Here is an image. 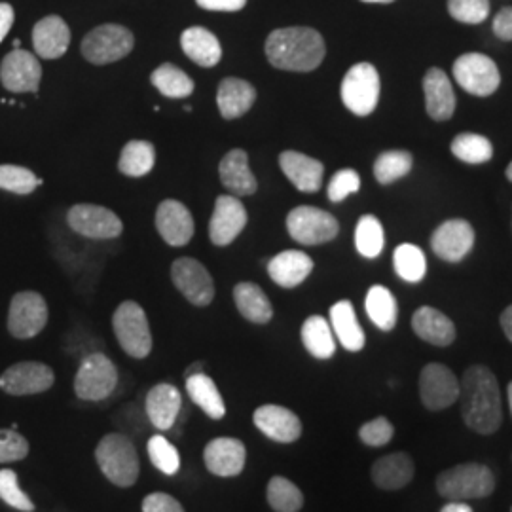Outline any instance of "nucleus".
Instances as JSON below:
<instances>
[{
  "label": "nucleus",
  "mask_w": 512,
  "mask_h": 512,
  "mask_svg": "<svg viewBox=\"0 0 512 512\" xmlns=\"http://www.w3.org/2000/svg\"><path fill=\"white\" fill-rule=\"evenodd\" d=\"M507 179L512 183V162L509 164V167H507Z\"/></svg>",
  "instance_id": "680f3d73"
},
{
  "label": "nucleus",
  "mask_w": 512,
  "mask_h": 512,
  "mask_svg": "<svg viewBox=\"0 0 512 512\" xmlns=\"http://www.w3.org/2000/svg\"><path fill=\"white\" fill-rule=\"evenodd\" d=\"M148 458L152 461V465L164 475L175 476L181 469V458H179L177 446L162 435H154L148 440Z\"/></svg>",
  "instance_id": "c03bdc74"
},
{
  "label": "nucleus",
  "mask_w": 512,
  "mask_h": 512,
  "mask_svg": "<svg viewBox=\"0 0 512 512\" xmlns=\"http://www.w3.org/2000/svg\"><path fill=\"white\" fill-rule=\"evenodd\" d=\"M247 226V211L238 196H219L209 224V238L217 247H226Z\"/></svg>",
  "instance_id": "6ab92c4d"
},
{
  "label": "nucleus",
  "mask_w": 512,
  "mask_h": 512,
  "mask_svg": "<svg viewBox=\"0 0 512 512\" xmlns=\"http://www.w3.org/2000/svg\"><path fill=\"white\" fill-rule=\"evenodd\" d=\"M494 33L501 40H512V6L503 8L494 19Z\"/></svg>",
  "instance_id": "864d4df0"
},
{
  "label": "nucleus",
  "mask_w": 512,
  "mask_h": 512,
  "mask_svg": "<svg viewBox=\"0 0 512 512\" xmlns=\"http://www.w3.org/2000/svg\"><path fill=\"white\" fill-rule=\"evenodd\" d=\"M330 327L342 348L357 353L365 348V330L359 325L355 308L349 300H340L330 308Z\"/></svg>",
  "instance_id": "c756f323"
},
{
  "label": "nucleus",
  "mask_w": 512,
  "mask_h": 512,
  "mask_svg": "<svg viewBox=\"0 0 512 512\" xmlns=\"http://www.w3.org/2000/svg\"><path fill=\"white\" fill-rule=\"evenodd\" d=\"M420 399L431 412L446 410L459 401L458 376L440 363H431L421 370Z\"/></svg>",
  "instance_id": "ddd939ff"
},
{
  "label": "nucleus",
  "mask_w": 512,
  "mask_h": 512,
  "mask_svg": "<svg viewBox=\"0 0 512 512\" xmlns=\"http://www.w3.org/2000/svg\"><path fill=\"white\" fill-rule=\"evenodd\" d=\"M355 245H357V251L365 258H378L382 255L385 245L382 222L372 215L361 217L355 230Z\"/></svg>",
  "instance_id": "79ce46f5"
},
{
  "label": "nucleus",
  "mask_w": 512,
  "mask_h": 512,
  "mask_svg": "<svg viewBox=\"0 0 512 512\" xmlns=\"http://www.w3.org/2000/svg\"><path fill=\"white\" fill-rule=\"evenodd\" d=\"M450 150L465 164H486L494 156L492 143L478 133H461L452 141Z\"/></svg>",
  "instance_id": "ea45409f"
},
{
  "label": "nucleus",
  "mask_w": 512,
  "mask_h": 512,
  "mask_svg": "<svg viewBox=\"0 0 512 512\" xmlns=\"http://www.w3.org/2000/svg\"><path fill=\"white\" fill-rule=\"evenodd\" d=\"M393 435H395V427L384 416L366 421L365 425L359 429V439L363 440L366 446H372V448H380V446L389 444Z\"/></svg>",
  "instance_id": "8fccbe9b"
},
{
  "label": "nucleus",
  "mask_w": 512,
  "mask_h": 512,
  "mask_svg": "<svg viewBox=\"0 0 512 512\" xmlns=\"http://www.w3.org/2000/svg\"><path fill=\"white\" fill-rule=\"evenodd\" d=\"M150 82L158 92L169 99H184L194 92V80L175 65H160L152 76Z\"/></svg>",
  "instance_id": "4c0bfd02"
},
{
  "label": "nucleus",
  "mask_w": 512,
  "mask_h": 512,
  "mask_svg": "<svg viewBox=\"0 0 512 512\" xmlns=\"http://www.w3.org/2000/svg\"><path fill=\"white\" fill-rule=\"evenodd\" d=\"M287 230L291 238L298 241L300 245H321L338 236L340 224L323 209H317L311 205H300L289 213Z\"/></svg>",
  "instance_id": "1a4fd4ad"
},
{
  "label": "nucleus",
  "mask_w": 512,
  "mask_h": 512,
  "mask_svg": "<svg viewBox=\"0 0 512 512\" xmlns=\"http://www.w3.org/2000/svg\"><path fill=\"white\" fill-rule=\"evenodd\" d=\"M202 368H203L202 363H196V365L188 366V368H186V372H184V376H186V378H188V376H194V374H200V372H203Z\"/></svg>",
  "instance_id": "bf43d9fd"
},
{
  "label": "nucleus",
  "mask_w": 512,
  "mask_h": 512,
  "mask_svg": "<svg viewBox=\"0 0 512 512\" xmlns=\"http://www.w3.org/2000/svg\"><path fill=\"white\" fill-rule=\"evenodd\" d=\"M219 175L222 184L234 196H253L258 188L255 175L249 169V156L245 150L236 148L230 150L219 165Z\"/></svg>",
  "instance_id": "cd10ccee"
},
{
  "label": "nucleus",
  "mask_w": 512,
  "mask_h": 512,
  "mask_svg": "<svg viewBox=\"0 0 512 512\" xmlns=\"http://www.w3.org/2000/svg\"><path fill=\"white\" fill-rule=\"evenodd\" d=\"M42 78V67L37 55L25 50H14L2 59L0 80L12 93H37Z\"/></svg>",
  "instance_id": "dca6fc26"
},
{
  "label": "nucleus",
  "mask_w": 512,
  "mask_h": 512,
  "mask_svg": "<svg viewBox=\"0 0 512 512\" xmlns=\"http://www.w3.org/2000/svg\"><path fill=\"white\" fill-rule=\"evenodd\" d=\"M507 395H509V406H511V414H512V382L507 387Z\"/></svg>",
  "instance_id": "052dcab7"
},
{
  "label": "nucleus",
  "mask_w": 512,
  "mask_h": 512,
  "mask_svg": "<svg viewBox=\"0 0 512 512\" xmlns=\"http://www.w3.org/2000/svg\"><path fill=\"white\" fill-rule=\"evenodd\" d=\"M423 92H425V107L427 114L437 120L444 122L450 120L456 112V92L454 86L439 67L429 69L423 78Z\"/></svg>",
  "instance_id": "4be33fe9"
},
{
  "label": "nucleus",
  "mask_w": 512,
  "mask_h": 512,
  "mask_svg": "<svg viewBox=\"0 0 512 512\" xmlns=\"http://www.w3.org/2000/svg\"><path fill=\"white\" fill-rule=\"evenodd\" d=\"M0 499L19 512L35 511V503L31 497L19 488L18 475L12 469L0 471Z\"/></svg>",
  "instance_id": "49530a36"
},
{
  "label": "nucleus",
  "mask_w": 512,
  "mask_h": 512,
  "mask_svg": "<svg viewBox=\"0 0 512 512\" xmlns=\"http://www.w3.org/2000/svg\"><path fill=\"white\" fill-rule=\"evenodd\" d=\"M437 490L450 501L482 499L494 494L495 476L482 463H461L437 476Z\"/></svg>",
  "instance_id": "20e7f679"
},
{
  "label": "nucleus",
  "mask_w": 512,
  "mask_h": 512,
  "mask_svg": "<svg viewBox=\"0 0 512 512\" xmlns=\"http://www.w3.org/2000/svg\"><path fill=\"white\" fill-rule=\"evenodd\" d=\"M95 461L101 473L120 488L133 486L141 473L137 448L122 433H109L99 440L95 448Z\"/></svg>",
  "instance_id": "7ed1b4c3"
},
{
  "label": "nucleus",
  "mask_w": 512,
  "mask_h": 512,
  "mask_svg": "<svg viewBox=\"0 0 512 512\" xmlns=\"http://www.w3.org/2000/svg\"><path fill=\"white\" fill-rule=\"evenodd\" d=\"M313 272V260L302 251H283L268 262V274L279 287L294 289Z\"/></svg>",
  "instance_id": "c85d7f7f"
},
{
  "label": "nucleus",
  "mask_w": 512,
  "mask_h": 512,
  "mask_svg": "<svg viewBox=\"0 0 512 512\" xmlns=\"http://www.w3.org/2000/svg\"><path fill=\"white\" fill-rule=\"evenodd\" d=\"M266 499L275 512H298L304 507V494L285 476H274L268 482Z\"/></svg>",
  "instance_id": "58836bf2"
},
{
  "label": "nucleus",
  "mask_w": 512,
  "mask_h": 512,
  "mask_svg": "<svg viewBox=\"0 0 512 512\" xmlns=\"http://www.w3.org/2000/svg\"><path fill=\"white\" fill-rule=\"evenodd\" d=\"M143 512H184V509L175 497L164 492H154L145 497Z\"/></svg>",
  "instance_id": "603ef678"
},
{
  "label": "nucleus",
  "mask_w": 512,
  "mask_h": 512,
  "mask_svg": "<svg viewBox=\"0 0 512 512\" xmlns=\"http://www.w3.org/2000/svg\"><path fill=\"white\" fill-rule=\"evenodd\" d=\"M118 385V370L107 355L92 353L82 359L74 378V393L80 401L101 403Z\"/></svg>",
  "instance_id": "423d86ee"
},
{
  "label": "nucleus",
  "mask_w": 512,
  "mask_h": 512,
  "mask_svg": "<svg viewBox=\"0 0 512 512\" xmlns=\"http://www.w3.org/2000/svg\"><path fill=\"white\" fill-rule=\"evenodd\" d=\"M203 461L213 475L222 476V478L238 476L245 469L247 448L241 440L219 437L205 446Z\"/></svg>",
  "instance_id": "aec40b11"
},
{
  "label": "nucleus",
  "mask_w": 512,
  "mask_h": 512,
  "mask_svg": "<svg viewBox=\"0 0 512 512\" xmlns=\"http://www.w3.org/2000/svg\"><path fill=\"white\" fill-rule=\"evenodd\" d=\"M395 272L408 283H418L427 274V260L420 247L412 243H403L395 249L393 255Z\"/></svg>",
  "instance_id": "a19ab883"
},
{
  "label": "nucleus",
  "mask_w": 512,
  "mask_h": 512,
  "mask_svg": "<svg viewBox=\"0 0 512 512\" xmlns=\"http://www.w3.org/2000/svg\"><path fill=\"white\" fill-rule=\"evenodd\" d=\"M181 408H183V397L175 385L158 384L148 391L145 412H147L148 421L156 429L169 431L175 425V421L179 420Z\"/></svg>",
  "instance_id": "5701e85b"
},
{
  "label": "nucleus",
  "mask_w": 512,
  "mask_h": 512,
  "mask_svg": "<svg viewBox=\"0 0 512 512\" xmlns=\"http://www.w3.org/2000/svg\"><path fill=\"white\" fill-rule=\"evenodd\" d=\"M156 228L171 247H184L194 238V219L186 205L177 200H165L158 205Z\"/></svg>",
  "instance_id": "412c9836"
},
{
  "label": "nucleus",
  "mask_w": 512,
  "mask_h": 512,
  "mask_svg": "<svg viewBox=\"0 0 512 512\" xmlns=\"http://www.w3.org/2000/svg\"><path fill=\"white\" fill-rule=\"evenodd\" d=\"M302 342L315 359H330L336 353V338L329 321L321 315H311L302 325Z\"/></svg>",
  "instance_id": "f704fd0d"
},
{
  "label": "nucleus",
  "mask_w": 512,
  "mask_h": 512,
  "mask_svg": "<svg viewBox=\"0 0 512 512\" xmlns=\"http://www.w3.org/2000/svg\"><path fill=\"white\" fill-rule=\"evenodd\" d=\"M184 54L200 67H215L222 57L219 38L203 27H190L181 37Z\"/></svg>",
  "instance_id": "2f4dec72"
},
{
  "label": "nucleus",
  "mask_w": 512,
  "mask_h": 512,
  "mask_svg": "<svg viewBox=\"0 0 512 512\" xmlns=\"http://www.w3.org/2000/svg\"><path fill=\"white\" fill-rule=\"evenodd\" d=\"M156 164V150L148 141H129L122 148L118 169L128 177H145Z\"/></svg>",
  "instance_id": "e433bc0d"
},
{
  "label": "nucleus",
  "mask_w": 512,
  "mask_h": 512,
  "mask_svg": "<svg viewBox=\"0 0 512 512\" xmlns=\"http://www.w3.org/2000/svg\"><path fill=\"white\" fill-rule=\"evenodd\" d=\"M71 29L59 16L40 19L33 29V46L42 59H57L69 50Z\"/></svg>",
  "instance_id": "bb28decb"
},
{
  "label": "nucleus",
  "mask_w": 512,
  "mask_h": 512,
  "mask_svg": "<svg viewBox=\"0 0 512 512\" xmlns=\"http://www.w3.org/2000/svg\"><path fill=\"white\" fill-rule=\"evenodd\" d=\"M14 25V8L6 2H0V42L6 38Z\"/></svg>",
  "instance_id": "6e6d98bb"
},
{
  "label": "nucleus",
  "mask_w": 512,
  "mask_h": 512,
  "mask_svg": "<svg viewBox=\"0 0 512 512\" xmlns=\"http://www.w3.org/2000/svg\"><path fill=\"white\" fill-rule=\"evenodd\" d=\"M171 279L184 298L198 308L209 306L215 298L213 277L202 262L194 258H177L171 266Z\"/></svg>",
  "instance_id": "f8f14e48"
},
{
  "label": "nucleus",
  "mask_w": 512,
  "mask_h": 512,
  "mask_svg": "<svg viewBox=\"0 0 512 512\" xmlns=\"http://www.w3.org/2000/svg\"><path fill=\"white\" fill-rule=\"evenodd\" d=\"M253 421L260 433L281 444H291L302 437V421L293 410L281 404L258 406L253 414Z\"/></svg>",
  "instance_id": "a211bd4d"
},
{
  "label": "nucleus",
  "mask_w": 512,
  "mask_h": 512,
  "mask_svg": "<svg viewBox=\"0 0 512 512\" xmlns=\"http://www.w3.org/2000/svg\"><path fill=\"white\" fill-rule=\"evenodd\" d=\"M412 169V154L406 150H389L376 158L374 175L380 184H391L406 177Z\"/></svg>",
  "instance_id": "37998d69"
},
{
  "label": "nucleus",
  "mask_w": 512,
  "mask_h": 512,
  "mask_svg": "<svg viewBox=\"0 0 512 512\" xmlns=\"http://www.w3.org/2000/svg\"><path fill=\"white\" fill-rule=\"evenodd\" d=\"M414 473H416L414 459L410 458L406 452H395L378 459L370 471L372 482L387 492L403 490L404 486L412 482Z\"/></svg>",
  "instance_id": "a878e982"
},
{
  "label": "nucleus",
  "mask_w": 512,
  "mask_h": 512,
  "mask_svg": "<svg viewBox=\"0 0 512 512\" xmlns=\"http://www.w3.org/2000/svg\"><path fill=\"white\" fill-rule=\"evenodd\" d=\"M511 512H512V509H511Z\"/></svg>",
  "instance_id": "0e129e2a"
},
{
  "label": "nucleus",
  "mask_w": 512,
  "mask_h": 512,
  "mask_svg": "<svg viewBox=\"0 0 512 512\" xmlns=\"http://www.w3.org/2000/svg\"><path fill=\"white\" fill-rule=\"evenodd\" d=\"M186 393L190 401L200 406L211 420H222L226 416V404L219 387L205 372L186 378Z\"/></svg>",
  "instance_id": "72a5a7b5"
},
{
  "label": "nucleus",
  "mask_w": 512,
  "mask_h": 512,
  "mask_svg": "<svg viewBox=\"0 0 512 512\" xmlns=\"http://www.w3.org/2000/svg\"><path fill=\"white\" fill-rule=\"evenodd\" d=\"M198 6L213 12H239L247 0H196Z\"/></svg>",
  "instance_id": "5fc2aeb1"
},
{
  "label": "nucleus",
  "mask_w": 512,
  "mask_h": 512,
  "mask_svg": "<svg viewBox=\"0 0 512 512\" xmlns=\"http://www.w3.org/2000/svg\"><path fill=\"white\" fill-rule=\"evenodd\" d=\"M454 78L459 86L476 97H488L497 92L501 74L494 59L484 54H463L454 63Z\"/></svg>",
  "instance_id": "9d476101"
},
{
  "label": "nucleus",
  "mask_w": 512,
  "mask_h": 512,
  "mask_svg": "<svg viewBox=\"0 0 512 512\" xmlns=\"http://www.w3.org/2000/svg\"><path fill=\"white\" fill-rule=\"evenodd\" d=\"M412 329L423 342L446 348L456 340V325L442 311L423 306L412 315Z\"/></svg>",
  "instance_id": "393cba45"
},
{
  "label": "nucleus",
  "mask_w": 512,
  "mask_h": 512,
  "mask_svg": "<svg viewBox=\"0 0 512 512\" xmlns=\"http://www.w3.org/2000/svg\"><path fill=\"white\" fill-rule=\"evenodd\" d=\"M501 329L505 332V336L509 338V342H512V304L501 313Z\"/></svg>",
  "instance_id": "4d7b16f0"
},
{
  "label": "nucleus",
  "mask_w": 512,
  "mask_h": 512,
  "mask_svg": "<svg viewBox=\"0 0 512 512\" xmlns=\"http://www.w3.org/2000/svg\"><path fill=\"white\" fill-rule=\"evenodd\" d=\"M133 50V35L131 31L107 23L90 31L82 40V54L93 65H109L114 61L124 59Z\"/></svg>",
  "instance_id": "6e6552de"
},
{
  "label": "nucleus",
  "mask_w": 512,
  "mask_h": 512,
  "mask_svg": "<svg viewBox=\"0 0 512 512\" xmlns=\"http://www.w3.org/2000/svg\"><path fill=\"white\" fill-rule=\"evenodd\" d=\"M42 181L37 175L21 165H0V190L27 196L33 190H37Z\"/></svg>",
  "instance_id": "a18cd8bd"
},
{
  "label": "nucleus",
  "mask_w": 512,
  "mask_h": 512,
  "mask_svg": "<svg viewBox=\"0 0 512 512\" xmlns=\"http://www.w3.org/2000/svg\"><path fill=\"white\" fill-rule=\"evenodd\" d=\"M361 177L353 169L338 171L329 183V200L332 203L344 202L348 196L359 192Z\"/></svg>",
  "instance_id": "3c124183"
},
{
  "label": "nucleus",
  "mask_w": 512,
  "mask_h": 512,
  "mask_svg": "<svg viewBox=\"0 0 512 512\" xmlns=\"http://www.w3.org/2000/svg\"><path fill=\"white\" fill-rule=\"evenodd\" d=\"M475 230L467 220L452 219L442 222L431 238L433 253L446 262H461L473 251Z\"/></svg>",
  "instance_id": "f3484780"
},
{
  "label": "nucleus",
  "mask_w": 512,
  "mask_h": 512,
  "mask_svg": "<svg viewBox=\"0 0 512 512\" xmlns=\"http://www.w3.org/2000/svg\"><path fill=\"white\" fill-rule=\"evenodd\" d=\"M461 418L478 435H494L503 423L501 391L494 372L486 366H471L459 382Z\"/></svg>",
  "instance_id": "f257e3e1"
},
{
  "label": "nucleus",
  "mask_w": 512,
  "mask_h": 512,
  "mask_svg": "<svg viewBox=\"0 0 512 512\" xmlns=\"http://www.w3.org/2000/svg\"><path fill=\"white\" fill-rule=\"evenodd\" d=\"M255 99V88L241 78H224L219 84L217 105L222 118L226 120L241 118L255 105Z\"/></svg>",
  "instance_id": "7c9ffc66"
},
{
  "label": "nucleus",
  "mask_w": 512,
  "mask_h": 512,
  "mask_svg": "<svg viewBox=\"0 0 512 512\" xmlns=\"http://www.w3.org/2000/svg\"><path fill=\"white\" fill-rule=\"evenodd\" d=\"M363 2H393V0H363Z\"/></svg>",
  "instance_id": "e2e57ef3"
},
{
  "label": "nucleus",
  "mask_w": 512,
  "mask_h": 512,
  "mask_svg": "<svg viewBox=\"0 0 512 512\" xmlns=\"http://www.w3.org/2000/svg\"><path fill=\"white\" fill-rule=\"evenodd\" d=\"M69 226L76 234L90 239L118 238L124 230L122 220L107 207L93 203H78L67 215Z\"/></svg>",
  "instance_id": "4468645a"
},
{
  "label": "nucleus",
  "mask_w": 512,
  "mask_h": 512,
  "mask_svg": "<svg viewBox=\"0 0 512 512\" xmlns=\"http://www.w3.org/2000/svg\"><path fill=\"white\" fill-rule=\"evenodd\" d=\"M29 456V442L14 429H0V463H16Z\"/></svg>",
  "instance_id": "09e8293b"
},
{
  "label": "nucleus",
  "mask_w": 512,
  "mask_h": 512,
  "mask_svg": "<svg viewBox=\"0 0 512 512\" xmlns=\"http://www.w3.org/2000/svg\"><path fill=\"white\" fill-rule=\"evenodd\" d=\"M112 329L118 344L133 359H145L152 351V332L148 325L147 313L133 302H122L112 315Z\"/></svg>",
  "instance_id": "39448f33"
},
{
  "label": "nucleus",
  "mask_w": 512,
  "mask_h": 512,
  "mask_svg": "<svg viewBox=\"0 0 512 512\" xmlns=\"http://www.w3.org/2000/svg\"><path fill=\"white\" fill-rule=\"evenodd\" d=\"M279 167L283 169V173L287 175V179L306 194H315L321 184H323V175H325V167L302 152H294L287 150L279 156Z\"/></svg>",
  "instance_id": "b1692460"
},
{
  "label": "nucleus",
  "mask_w": 512,
  "mask_h": 512,
  "mask_svg": "<svg viewBox=\"0 0 512 512\" xmlns=\"http://www.w3.org/2000/svg\"><path fill=\"white\" fill-rule=\"evenodd\" d=\"M55 384L54 370L44 363L23 361L10 366L0 376V389L14 397L38 395Z\"/></svg>",
  "instance_id": "2eb2a0df"
},
{
  "label": "nucleus",
  "mask_w": 512,
  "mask_h": 512,
  "mask_svg": "<svg viewBox=\"0 0 512 512\" xmlns=\"http://www.w3.org/2000/svg\"><path fill=\"white\" fill-rule=\"evenodd\" d=\"M342 101L353 114L368 116L380 101V74L370 63H357L342 80Z\"/></svg>",
  "instance_id": "0eeeda50"
},
{
  "label": "nucleus",
  "mask_w": 512,
  "mask_h": 512,
  "mask_svg": "<svg viewBox=\"0 0 512 512\" xmlns=\"http://www.w3.org/2000/svg\"><path fill=\"white\" fill-rule=\"evenodd\" d=\"M365 308L370 321L378 329L389 332L397 327L399 306H397V300L393 293L389 289H385L384 285L370 287V291L366 294Z\"/></svg>",
  "instance_id": "c9c22d12"
},
{
  "label": "nucleus",
  "mask_w": 512,
  "mask_h": 512,
  "mask_svg": "<svg viewBox=\"0 0 512 512\" xmlns=\"http://www.w3.org/2000/svg\"><path fill=\"white\" fill-rule=\"evenodd\" d=\"M448 12L459 23L476 25L490 16V0H448Z\"/></svg>",
  "instance_id": "de8ad7c7"
},
{
  "label": "nucleus",
  "mask_w": 512,
  "mask_h": 512,
  "mask_svg": "<svg viewBox=\"0 0 512 512\" xmlns=\"http://www.w3.org/2000/svg\"><path fill=\"white\" fill-rule=\"evenodd\" d=\"M325 54V40L310 27L277 29L266 40L268 61L281 71L310 73L323 63Z\"/></svg>",
  "instance_id": "f03ea898"
},
{
  "label": "nucleus",
  "mask_w": 512,
  "mask_h": 512,
  "mask_svg": "<svg viewBox=\"0 0 512 512\" xmlns=\"http://www.w3.org/2000/svg\"><path fill=\"white\" fill-rule=\"evenodd\" d=\"M234 300H236V306H238L239 313L255 323V325H266L272 321L274 317V308H272V302L268 300L266 293L255 285V283H249V281H243L236 285L234 289Z\"/></svg>",
  "instance_id": "473e14b6"
},
{
  "label": "nucleus",
  "mask_w": 512,
  "mask_h": 512,
  "mask_svg": "<svg viewBox=\"0 0 512 512\" xmlns=\"http://www.w3.org/2000/svg\"><path fill=\"white\" fill-rule=\"evenodd\" d=\"M440 512H475L473 511V507L471 505H467L465 501H450V503H446Z\"/></svg>",
  "instance_id": "13d9d810"
},
{
  "label": "nucleus",
  "mask_w": 512,
  "mask_h": 512,
  "mask_svg": "<svg viewBox=\"0 0 512 512\" xmlns=\"http://www.w3.org/2000/svg\"><path fill=\"white\" fill-rule=\"evenodd\" d=\"M48 323V304L42 294L18 293L10 302L8 330L18 340H29L40 334Z\"/></svg>",
  "instance_id": "9b49d317"
}]
</instances>
